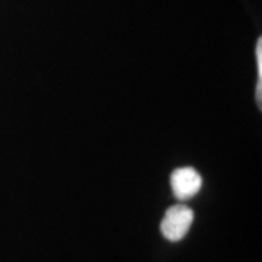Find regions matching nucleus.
Instances as JSON below:
<instances>
[{
  "label": "nucleus",
  "instance_id": "nucleus-3",
  "mask_svg": "<svg viewBox=\"0 0 262 262\" xmlns=\"http://www.w3.org/2000/svg\"><path fill=\"white\" fill-rule=\"evenodd\" d=\"M255 54H256V63H258V82H262V38H259L256 42Z\"/></svg>",
  "mask_w": 262,
  "mask_h": 262
},
{
  "label": "nucleus",
  "instance_id": "nucleus-2",
  "mask_svg": "<svg viewBox=\"0 0 262 262\" xmlns=\"http://www.w3.org/2000/svg\"><path fill=\"white\" fill-rule=\"evenodd\" d=\"M201 184H203L201 175L195 169L189 168V166L175 169L170 177V185H172L173 195L181 201L189 200L195 195L201 188Z\"/></svg>",
  "mask_w": 262,
  "mask_h": 262
},
{
  "label": "nucleus",
  "instance_id": "nucleus-1",
  "mask_svg": "<svg viewBox=\"0 0 262 262\" xmlns=\"http://www.w3.org/2000/svg\"><path fill=\"white\" fill-rule=\"evenodd\" d=\"M192 222L194 211L188 206L177 204L166 210L165 217L160 223V232L170 242H179L187 236Z\"/></svg>",
  "mask_w": 262,
  "mask_h": 262
}]
</instances>
